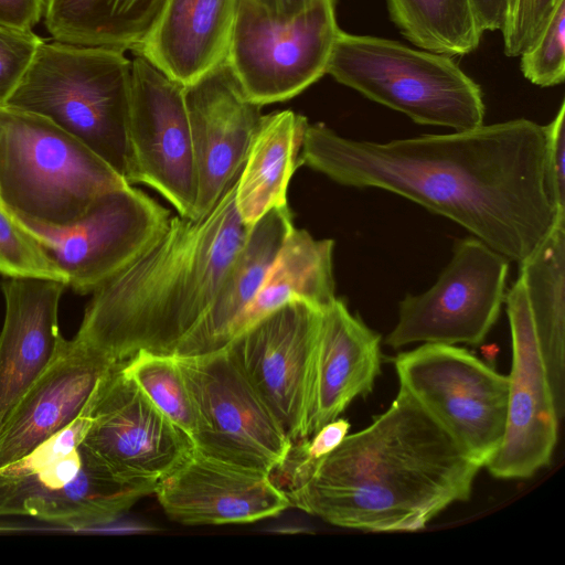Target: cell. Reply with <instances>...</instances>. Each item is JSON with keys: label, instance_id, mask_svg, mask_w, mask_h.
Segmentation results:
<instances>
[{"label": "cell", "instance_id": "cell-17", "mask_svg": "<svg viewBox=\"0 0 565 565\" xmlns=\"http://www.w3.org/2000/svg\"><path fill=\"white\" fill-rule=\"evenodd\" d=\"M271 477L194 448L159 482L154 494L164 513L183 525L253 523L290 507L285 490Z\"/></svg>", "mask_w": 565, "mask_h": 565}, {"label": "cell", "instance_id": "cell-13", "mask_svg": "<svg viewBox=\"0 0 565 565\" xmlns=\"http://www.w3.org/2000/svg\"><path fill=\"white\" fill-rule=\"evenodd\" d=\"M321 313L290 301L225 348L292 444L306 440Z\"/></svg>", "mask_w": 565, "mask_h": 565}, {"label": "cell", "instance_id": "cell-37", "mask_svg": "<svg viewBox=\"0 0 565 565\" xmlns=\"http://www.w3.org/2000/svg\"><path fill=\"white\" fill-rule=\"evenodd\" d=\"M478 26L482 32L501 30L505 0H470Z\"/></svg>", "mask_w": 565, "mask_h": 565}, {"label": "cell", "instance_id": "cell-9", "mask_svg": "<svg viewBox=\"0 0 565 565\" xmlns=\"http://www.w3.org/2000/svg\"><path fill=\"white\" fill-rule=\"evenodd\" d=\"M82 448L121 482L156 491L159 482L194 450L177 427L124 370L113 367L88 403Z\"/></svg>", "mask_w": 565, "mask_h": 565}, {"label": "cell", "instance_id": "cell-25", "mask_svg": "<svg viewBox=\"0 0 565 565\" xmlns=\"http://www.w3.org/2000/svg\"><path fill=\"white\" fill-rule=\"evenodd\" d=\"M333 246L332 239H316L294 227L244 312L237 335L290 301L301 300L321 311L328 308L337 298Z\"/></svg>", "mask_w": 565, "mask_h": 565}, {"label": "cell", "instance_id": "cell-11", "mask_svg": "<svg viewBox=\"0 0 565 565\" xmlns=\"http://www.w3.org/2000/svg\"><path fill=\"white\" fill-rule=\"evenodd\" d=\"M509 259L475 236L457 242L449 264L425 292L406 295L385 343H482L505 298Z\"/></svg>", "mask_w": 565, "mask_h": 565}, {"label": "cell", "instance_id": "cell-18", "mask_svg": "<svg viewBox=\"0 0 565 565\" xmlns=\"http://www.w3.org/2000/svg\"><path fill=\"white\" fill-rule=\"evenodd\" d=\"M121 364L75 339L34 381L0 427V467L11 463L77 418L97 384Z\"/></svg>", "mask_w": 565, "mask_h": 565}, {"label": "cell", "instance_id": "cell-31", "mask_svg": "<svg viewBox=\"0 0 565 565\" xmlns=\"http://www.w3.org/2000/svg\"><path fill=\"white\" fill-rule=\"evenodd\" d=\"M0 274L4 277H65L44 253L38 237L0 203Z\"/></svg>", "mask_w": 565, "mask_h": 565}, {"label": "cell", "instance_id": "cell-12", "mask_svg": "<svg viewBox=\"0 0 565 565\" xmlns=\"http://www.w3.org/2000/svg\"><path fill=\"white\" fill-rule=\"evenodd\" d=\"M127 182L159 192L193 217L196 171L185 87L140 55L131 61Z\"/></svg>", "mask_w": 565, "mask_h": 565}, {"label": "cell", "instance_id": "cell-5", "mask_svg": "<svg viewBox=\"0 0 565 565\" xmlns=\"http://www.w3.org/2000/svg\"><path fill=\"white\" fill-rule=\"evenodd\" d=\"M130 89L125 51L43 40L4 106L52 121L127 181Z\"/></svg>", "mask_w": 565, "mask_h": 565}, {"label": "cell", "instance_id": "cell-22", "mask_svg": "<svg viewBox=\"0 0 565 565\" xmlns=\"http://www.w3.org/2000/svg\"><path fill=\"white\" fill-rule=\"evenodd\" d=\"M294 227L288 204L270 209L250 225L210 308L178 358L200 356L228 347L238 333L244 312Z\"/></svg>", "mask_w": 565, "mask_h": 565}, {"label": "cell", "instance_id": "cell-6", "mask_svg": "<svg viewBox=\"0 0 565 565\" xmlns=\"http://www.w3.org/2000/svg\"><path fill=\"white\" fill-rule=\"evenodd\" d=\"M327 74L419 125L455 131L483 125L480 86L446 54L341 30Z\"/></svg>", "mask_w": 565, "mask_h": 565}, {"label": "cell", "instance_id": "cell-26", "mask_svg": "<svg viewBox=\"0 0 565 565\" xmlns=\"http://www.w3.org/2000/svg\"><path fill=\"white\" fill-rule=\"evenodd\" d=\"M167 0H44V24L54 41L132 52Z\"/></svg>", "mask_w": 565, "mask_h": 565}, {"label": "cell", "instance_id": "cell-24", "mask_svg": "<svg viewBox=\"0 0 565 565\" xmlns=\"http://www.w3.org/2000/svg\"><path fill=\"white\" fill-rule=\"evenodd\" d=\"M306 122L292 110L262 116L235 192L236 209L245 224L250 226L270 209L288 204V185L299 166Z\"/></svg>", "mask_w": 565, "mask_h": 565}, {"label": "cell", "instance_id": "cell-4", "mask_svg": "<svg viewBox=\"0 0 565 565\" xmlns=\"http://www.w3.org/2000/svg\"><path fill=\"white\" fill-rule=\"evenodd\" d=\"M129 183L52 121L0 107V203L28 230L73 226L97 196Z\"/></svg>", "mask_w": 565, "mask_h": 565}, {"label": "cell", "instance_id": "cell-14", "mask_svg": "<svg viewBox=\"0 0 565 565\" xmlns=\"http://www.w3.org/2000/svg\"><path fill=\"white\" fill-rule=\"evenodd\" d=\"M170 212L131 184L104 192L70 228L32 232L66 287L85 295L132 262L167 227Z\"/></svg>", "mask_w": 565, "mask_h": 565}, {"label": "cell", "instance_id": "cell-16", "mask_svg": "<svg viewBox=\"0 0 565 565\" xmlns=\"http://www.w3.org/2000/svg\"><path fill=\"white\" fill-rule=\"evenodd\" d=\"M195 171L192 218L209 213L238 178L262 119L226 63L185 87Z\"/></svg>", "mask_w": 565, "mask_h": 565}, {"label": "cell", "instance_id": "cell-34", "mask_svg": "<svg viewBox=\"0 0 565 565\" xmlns=\"http://www.w3.org/2000/svg\"><path fill=\"white\" fill-rule=\"evenodd\" d=\"M42 41L33 31L0 26V107L23 78Z\"/></svg>", "mask_w": 565, "mask_h": 565}, {"label": "cell", "instance_id": "cell-2", "mask_svg": "<svg viewBox=\"0 0 565 565\" xmlns=\"http://www.w3.org/2000/svg\"><path fill=\"white\" fill-rule=\"evenodd\" d=\"M290 505L345 529L415 532L469 499L482 468L404 388L364 429L290 466Z\"/></svg>", "mask_w": 565, "mask_h": 565}, {"label": "cell", "instance_id": "cell-36", "mask_svg": "<svg viewBox=\"0 0 565 565\" xmlns=\"http://www.w3.org/2000/svg\"><path fill=\"white\" fill-rule=\"evenodd\" d=\"M43 10L44 0H0V26L32 31Z\"/></svg>", "mask_w": 565, "mask_h": 565}, {"label": "cell", "instance_id": "cell-28", "mask_svg": "<svg viewBox=\"0 0 565 565\" xmlns=\"http://www.w3.org/2000/svg\"><path fill=\"white\" fill-rule=\"evenodd\" d=\"M87 404L68 426L24 457L0 467V516L23 515L32 499L70 482L82 466L79 444L89 424Z\"/></svg>", "mask_w": 565, "mask_h": 565}, {"label": "cell", "instance_id": "cell-19", "mask_svg": "<svg viewBox=\"0 0 565 565\" xmlns=\"http://www.w3.org/2000/svg\"><path fill=\"white\" fill-rule=\"evenodd\" d=\"M66 285L41 277H6L0 332V427L58 354L65 339L58 329V305Z\"/></svg>", "mask_w": 565, "mask_h": 565}, {"label": "cell", "instance_id": "cell-8", "mask_svg": "<svg viewBox=\"0 0 565 565\" xmlns=\"http://www.w3.org/2000/svg\"><path fill=\"white\" fill-rule=\"evenodd\" d=\"M394 364L399 387L486 467L505 435L509 377L450 344L423 343Z\"/></svg>", "mask_w": 565, "mask_h": 565}, {"label": "cell", "instance_id": "cell-20", "mask_svg": "<svg viewBox=\"0 0 565 565\" xmlns=\"http://www.w3.org/2000/svg\"><path fill=\"white\" fill-rule=\"evenodd\" d=\"M380 370L381 335L335 298L321 313L306 440L370 394Z\"/></svg>", "mask_w": 565, "mask_h": 565}, {"label": "cell", "instance_id": "cell-21", "mask_svg": "<svg viewBox=\"0 0 565 565\" xmlns=\"http://www.w3.org/2000/svg\"><path fill=\"white\" fill-rule=\"evenodd\" d=\"M239 0H167L134 51L184 87L225 63Z\"/></svg>", "mask_w": 565, "mask_h": 565}, {"label": "cell", "instance_id": "cell-38", "mask_svg": "<svg viewBox=\"0 0 565 565\" xmlns=\"http://www.w3.org/2000/svg\"><path fill=\"white\" fill-rule=\"evenodd\" d=\"M269 17L286 21L307 9L315 0H250Z\"/></svg>", "mask_w": 565, "mask_h": 565}, {"label": "cell", "instance_id": "cell-35", "mask_svg": "<svg viewBox=\"0 0 565 565\" xmlns=\"http://www.w3.org/2000/svg\"><path fill=\"white\" fill-rule=\"evenodd\" d=\"M544 183L556 220H565V103L545 126Z\"/></svg>", "mask_w": 565, "mask_h": 565}, {"label": "cell", "instance_id": "cell-27", "mask_svg": "<svg viewBox=\"0 0 565 565\" xmlns=\"http://www.w3.org/2000/svg\"><path fill=\"white\" fill-rule=\"evenodd\" d=\"M82 466L66 484L30 500L23 515L73 530L106 525L153 492L119 481L79 445Z\"/></svg>", "mask_w": 565, "mask_h": 565}, {"label": "cell", "instance_id": "cell-33", "mask_svg": "<svg viewBox=\"0 0 565 565\" xmlns=\"http://www.w3.org/2000/svg\"><path fill=\"white\" fill-rule=\"evenodd\" d=\"M559 0H505L504 54L520 56L537 39Z\"/></svg>", "mask_w": 565, "mask_h": 565}, {"label": "cell", "instance_id": "cell-1", "mask_svg": "<svg viewBox=\"0 0 565 565\" xmlns=\"http://www.w3.org/2000/svg\"><path fill=\"white\" fill-rule=\"evenodd\" d=\"M545 143V126L525 118L384 143L307 120L298 164L345 186L401 195L520 264L555 221L544 183Z\"/></svg>", "mask_w": 565, "mask_h": 565}, {"label": "cell", "instance_id": "cell-15", "mask_svg": "<svg viewBox=\"0 0 565 565\" xmlns=\"http://www.w3.org/2000/svg\"><path fill=\"white\" fill-rule=\"evenodd\" d=\"M504 301L512 340L507 428L486 468L495 478L524 479L550 463L559 417L520 275Z\"/></svg>", "mask_w": 565, "mask_h": 565}, {"label": "cell", "instance_id": "cell-32", "mask_svg": "<svg viewBox=\"0 0 565 565\" xmlns=\"http://www.w3.org/2000/svg\"><path fill=\"white\" fill-rule=\"evenodd\" d=\"M521 71L541 87L559 85L565 78V0H559L533 44L521 55Z\"/></svg>", "mask_w": 565, "mask_h": 565}, {"label": "cell", "instance_id": "cell-7", "mask_svg": "<svg viewBox=\"0 0 565 565\" xmlns=\"http://www.w3.org/2000/svg\"><path fill=\"white\" fill-rule=\"evenodd\" d=\"M340 31L334 0H315L286 21L239 0L225 63L249 102H284L327 74Z\"/></svg>", "mask_w": 565, "mask_h": 565}, {"label": "cell", "instance_id": "cell-30", "mask_svg": "<svg viewBox=\"0 0 565 565\" xmlns=\"http://www.w3.org/2000/svg\"><path fill=\"white\" fill-rule=\"evenodd\" d=\"M124 370L149 399L192 439L198 428L196 411L177 359L140 351L124 364Z\"/></svg>", "mask_w": 565, "mask_h": 565}, {"label": "cell", "instance_id": "cell-23", "mask_svg": "<svg viewBox=\"0 0 565 565\" xmlns=\"http://www.w3.org/2000/svg\"><path fill=\"white\" fill-rule=\"evenodd\" d=\"M559 419L565 406V220L519 264Z\"/></svg>", "mask_w": 565, "mask_h": 565}, {"label": "cell", "instance_id": "cell-10", "mask_svg": "<svg viewBox=\"0 0 565 565\" xmlns=\"http://www.w3.org/2000/svg\"><path fill=\"white\" fill-rule=\"evenodd\" d=\"M198 417L192 440L199 452L273 476L292 443L247 382L227 349L175 358Z\"/></svg>", "mask_w": 565, "mask_h": 565}, {"label": "cell", "instance_id": "cell-3", "mask_svg": "<svg viewBox=\"0 0 565 565\" xmlns=\"http://www.w3.org/2000/svg\"><path fill=\"white\" fill-rule=\"evenodd\" d=\"M237 180L204 216H170L152 243L93 291L73 339L121 364L140 351L178 358L250 227L236 209Z\"/></svg>", "mask_w": 565, "mask_h": 565}, {"label": "cell", "instance_id": "cell-29", "mask_svg": "<svg viewBox=\"0 0 565 565\" xmlns=\"http://www.w3.org/2000/svg\"><path fill=\"white\" fill-rule=\"evenodd\" d=\"M387 7L403 35L423 50L466 55L483 34L470 0H387Z\"/></svg>", "mask_w": 565, "mask_h": 565}]
</instances>
